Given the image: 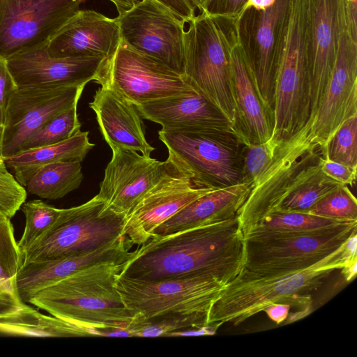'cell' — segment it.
Segmentation results:
<instances>
[{
    "mask_svg": "<svg viewBox=\"0 0 357 357\" xmlns=\"http://www.w3.org/2000/svg\"><path fill=\"white\" fill-rule=\"evenodd\" d=\"M243 250L244 236L236 215L152 236L132 251L121 273L143 280L208 275L227 284L243 268Z\"/></svg>",
    "mask_w": 357,
    "mask_h": 357,
    "instance_id": "6da1fadb",
    "label": "cell"
},
{
    "mask_svg": "<svg viewBox=\"0 0 357 357\" xmlns=\"http://www.w3.org/2000/svg\"><path fill=\"white\" fill-rule=\"evenodd\" d=\"M357 234L332 253L303 270L282 274L255 275L241 271L226 284L214 301L208 324L238 326L275 303H308L309 293L335 271L357 258Z\"/></svg>",
    "mask_w": 357,
    "mask_h": 357,
    "instance_id": "7a4b0ae2",
    "label": "cell"
},
{
    "mask_svg": "<svg viewBox=\"0 0 357 357\" xmlns=\"http://www.w3.org/2000/svg\"><path fill=\"white\" fill-rule=\"evenodd\" d=\"M124 262L85 268L40 291L28 303L74 325L98 331L128 326L134 314L116 287Z\"/></svg>",
    "mask_w": 357,
    "mask_h": 357,
    "instance_id": "3957f363",
    "label": "cell"
},
{
    "mask_svg": "<svg viewBox=\"0 0 357 357\" xmlns=\"http://www.w3.org/2000/svg\"><path fill=\"white\" fill-rule=\"evenodd\" d=\"M274 65L272 137L282 142L310 116L306 0L288 1L277 33Z\"/></svg>",
    "mask_w": 357,
    "mask_h": 357,
    "instance_id": "277c9868",
    "label": "cell"
},
{
    "mask_svg": "<svg viewBox=\"0 0 357 357\" xmlns=\"http://www.w3.org/2000/svg\"><path fill=\"white\" fill-rule=\"evenodd\" d=\"M238 43V17L201 11L183 21L184 77L221 112L234 130L231 53Z\"/></svg>",
    "mask_w": 357,
    "mask_h": 357,
    "instance_id": "5b68a950",
    "label": "cell"
},
{
    "mask_svg": "<svg viewBox=\"0 0 357 357\" xmlns=\"http://www.w3.org/2000/svg\"><path fill=\"white\" fill-rule=\"evenodd\" d=\"M158 136L167 160L197 183L221 188L241 182L243 144L234 134L160 130Z\"/></svg>",
    "mask_w": 357,
    "mask_h": 357,
    "instance_id": "8992f818",
    "label": "cell"
},
{
    "mask_svg": "<svg viewBox=\"0 0 357 357\" xmlns=\"http://www.w3.org/2000/svg\"><path fill=\"white\" fill-rule=\"evenodd\" d=\"M225 284L214 276L201 274L143 280L120 273L116 280L126 306L145 319L173 313L208 314Z\"/></svg>",
    "mask_w": 357,
    "mask_h": 357,
    "instance_id": "52a82bcc",
    "label": "cell"
},
{
    "mask_svg": "<svg viewBox=\"0 0 357 357\" xmlns=\"http://www.w3.org/2000/svg\"><path fill=\"white\" fill-rule=\"evenodd\" d=\"M126 216L105 207L97 195L67 208L55 226L22 257L24 264L97 248L123 236Z\"/></svg>",
    "mask_w": 357,
    "mask_h": 357,
    "instance_id": "ba28073f",
    "label": "cell"
},
{
    "mask_svg": "<svg viewBox=\"0 0 357 357\" xmlns=\"http://www.w3.org/2000/svg\"><path fill=\"white\" fill-rule=\"evenodd\" d=\"M311 126L312 119L309 118L301 128L284 140L271 165L252 185L238 214L243 234L273 213L302 170L321 155L314 141Z\"/></svg>",
    "mask_w": 357,
    "mask_h": 357,
    "instance_id": "9c48e42d",
    "label": "cell"
},
{
    "mask_svg": "<svg viewBox=\"0 0 357 357\" xmlns=\"http://www.w3.org/2000/svg\"><path fill=\"white\" fill-rule=\"evenodd\" d=\"M98 84L135 106L197 90L183 75L121 41L114 55L107 60Z\"/></svg>",
    "mask_w": 357,
    "mask_h": 357,
    "instance_id": "30bf717a",
    "label": "cell"
},
{
    "mask_svg": "<svg viewBox=\"0 0 357 357\" xmlns=\"http://www.w3.org/2000/svg\"><path fill=\"white\" fill-rule=\"evenodd\" d=\"M357 233V222L316 235L244 238L241 271L255 275L294 272L317 263Z\"/></svg>",
    "mask_w": 357,
    "mask_h": 357,
    "instance_id": "8fae6325",
    "label": "cell"
},
{
    "mask_svg": "<svg viewBox=\"0 0 357 357\" xmlns=\"http://www.w3.org/2000/svg\"><path fill=\"white\" fill-rule=\"evenodd\" d=\"M117 20L121 42L184 76L181 19L156 0H141Z\"/></svg>",
    "mask_w": 357,
    "mask_h": 357,
    "instance_id": "7c38bea8",
    "label": "cell"
},
{
    "mask_svg": "<svg viewBox=\"0 0 357 357\" xmlns=\"http://www.w3.org/2000/svg\"><path fill=\"white\" fill-rule=\"evenodd\" d=\"M84 0H0V56L48 43Z\"/></svg>",
    "mask_w": 357,
    "mask_h": 357,
    "instance_id": "4fadbf2b",
    "label": "cell"
},
{
    "mask_svg": "<svg viewBox=\"0 0 357 357\" xmlns=\"http://www.w3.org/2000/svg\"><path fill=\"white\" fill-rule=\"evenodd\" d=\"M85 86L18 87L7 107L3 159L19 152L50 120L77 105Z\"/></svg>",
    "mask_w": 357,
    "mask_h": 357,
    "instance_id": "5bb4252c",
    "label": "cell"
},
{
    "mask_svg": "<svg viewBox=\"0 0 357 357\" xmlns=\"http://www.w3.org/2000/svg\"><path fill=\"white\" fill-rule=\"evenodd\" d=\"M170 164L167 173L145 193L126 218L123 236L131 246L144 244L162 223L218 188L197 183L189 174Z\"/></svg>",
    "mask_w": 357,
    "mask_h": 357,
    "instance_id": "9a60e30c",
    "label": "cell"
},
{
    "mask_svg": "<svg viewBox=\"0 0 357 357\" xmlns=\"http://www.w3.org/2000/svg\"><path fill=\"white\" fill-rule=\"evenodd\" d=\"M288 1L276 0L265 10L250 8L238 17L239 44L259 98L272 116L274 50L280 22Z\"/></svg>",
    "mask_w": 357,
    "mask_h": 357,
    "instance_id": "2e32d148",
    "label": "cell"
},
{
    "mask_svg": "<svg viewBox=\"0 0 357 357\" xmlns=\"http://www.w3.org/2000/svg\"><path fill=\"white\" fill-rule=\"evenodd\" d=\"M357 115V43L344 30L335 66L312 119L314 142L322 151L338 128Z\"/></svg>",
    "mask_w": 357,
    "mask_h": 357,
    "instance_id": "e0dca14e",
    "label": "cell"
},
{
    "mask_svg": "<svg viewBox=\"0 0 357 357\" xmlns=\"http://www.w3.org/2000/svg\"><path fill=\"white\" fill-rule=\"evenodd\" d=\"M310 116L331 78L341 33L346 30L343 0H306Z\"/></svg>",
    "mask_w": 357,
    "mask_h": 357,
    "instance_id": "ac0fdd59",
    "label": "cell"
},
{
    "mask_svg": "<svg viewBox=\"0 0 357 357\" xmlns=\"http://www.w3.org/2000/svg\"><path fill=\"white\" fill-rule=\"evenodd\" d=\"M105 170L97 196L105 207L126 216L169 171L171 164L119 146Z\"/></svg>",
    "mask_w": 357,
    "mask_h": 357,
    "instance_id": "d6986e66",
    "label": "cell"
},
{
    "mask_svg": "<svg viewBox=\"0 0 357 357\" xmlns=\"http://www.w3.org/2000/svg\"><path fill=\"white\" fill-rule=\"evenodd\" d=\"M18 87L70 86L98 83L107 59L100 56L55 57L47 43L6 59Z\"/></svg>",
    "mask_w": 357,
    "mask_h": 357,
    "instance_id": "ffe728a7",
    "label": "cell"
},
{
    "mask_svg": "<svg viewBox=\"0 0 357 357\" xmlns=\"http://www.w3.org/2000/svg\"><path fill=\"white\" fill-rule=\"evenodd\" d=\"M131 247L125 236H121L95 249L24 264L16 277L18 297L26 303L40 291L85 268L104 262L126 261L132 254Z\"/></svg>",
    "mask_w": 357,
    "mask_h": 357,
    "instance_id": "44dd1931",
    "label": "cell"
},
{
    "mask_svg": "<svg viewBox=\"0 0 357 357\" xmlns=\"http://www.w3.org/2000/svg\"><path fill=\"white\" fill-rule=\"evenodd\" d=\"M121 43L117 17L91 9L79 10L49 40L47 50L55 57L100 56L107 59Z\"/></svg>",
    "mask_w": 357,
    "mask_h": 357,
    "instance_id": "7402d4cb",
    "label": "cell"
},
{
    "mask_svg": "<svg viewBox=\"0 0 357 357\" xmlns=\"http://www.w3.org/2000/svg\"><path fill=\"white\" fill-rule=\"evenodd\" d=\"M136 108L142 119L160 124L161 130L234 135L232 125L198 90L136 105Z\"/></svg>",
    "mask_w": 357,
    "mask_h": 357,
    "instance_id": "603a6c76",
    "label": "cell"
},
{
    "mask_svg": "<svg viewBox=\"0 0 357 357\" xmlns=\"http://www.w3.org/2000/svg\"><path fill=\"white\" fill-rule=\"evenodd\" d=\"M231 81L235 136L243 145L266 142L272 136L273 116L259 98L239 43L231 53Z\"/></svg>",
    "mask_w": 357,
    "mask_h": 357,
    "instance_id": "cb8c5ba5",
    "label": "cell"
},
{
    "mask_svg": "<svg viewBox=\"0 0 357 357\" xmlns=\"http://www.w3.org/2000/svg\"><path fill=\"white\" fill-rule=\"evenodd\" d=\"M89 106L95 112L100 131L111 149L119 146L146 156L155 150L145 137L136 106L114 91L100 87Z\"/></svg>",
    "mask_w": 357,
    "mask_h": 357,
    "instance_id": "d4e9b609",
    "label": "cell"
},
{
    "mask_svg": "<svg viewBox=\"0 0 357 357\" xmlns=\"http://www.w3.org/2000/svg\"><path fill=\"white\" fill-rule=\"evenodd\" d=\"M251 186V183L241 181L218 188L202 196L160 225L153 236L218 222L238 215Z\"/></svg>",
    "mask_w": 357,
    "mask_h": 357,
    "instance_id": "484cf974",
    "label": "cell"
},
{
    "mask_svg": "<svg viewBox=\"0 0 357 357\" xmlns=\"http://www.w3.org/2000/svg\"><path fill=\"white\" fill-rule=\"evenodd\" d=\"M90 142L88 131H79L71 137L53 144L22 150L3 158L12 169L17 182L25 187L28 181L43 167L58 161L82 162L94 147Z\"/></svg>",
    "mask_w": 357,
    "mask_h": 357,
    "instance_id": "4316f807",
    "label": "cell"
},
{
    "mask_svg": "<svg viewBox=\"0 0 357 357\" xmlns=\"http://www.w3.org/2000/svg\"><path fill=\"white\" fill-rule=\"evenodd\" d=\"M357 220L333 219L307 212H284L268 215L250 227L244 238L282 237L325 234L356 223Z\"/></svg>",
    "mask_w": 357,
    "mask_h": 357,
    "instance_id": "83f0119b",
    "label": "cell"
},
{
    "mask_svg": "<svg viewBox=\"0 0 357 357\" xmlns=\"http://www.w3.org/2000/svg\"><path fill=\"white\" fill-rule=\"evenodd\" d=\"M0 333L14 336L40 337H98L96 331L43 314L26 303L16 312L0 319Z\"/></svg>",
    "mask_w": 357,
    "mask_h": 357,
    "instance_id": "f1b7e54d",
    "label": "cell"
},
{
    "mask_svg": "<svg viewBox=\"0 0 357 357\" xmlns=\"http://www.w3.org/2000/svg\"><path fill=\"white\" fill-rule=\"evenodd\" d=\"M80 161H58L43 167L28 181L27 193L50 200L63 197L80 185Z\"/></svg>",
    "mask_w": 357,
    "mask_h": 357,
    "instance_id": "f546056e",
    "label": "cell"
},
{
    "mask_svg": "<svg viewBox=\"0 0 357 357\" xmlns=\"http://www.w3.org/2000/svg\"><path fill=\"white\" fill-rule=\"evenodd\" d=\"M341 185H344L326 176L317 162L310 167L272 214L307 212L319 200Z\"/></svg>",
    "mask_w": 357,
    "mask_h": 357,
    "instance_id": "4dcf8cb0",
    "label": "cell"
},
{
    "mask_svg": "<svg viewBox=\"0 0 357 357\" xmlns=\"http://www.w3.org/2000/svg\"><path fill=\"white\" fill-rule=\"evenodd\" d=\"M208 314L173 313L145 319L135 314L127 326L130 337H167L173 332L208 324Z\"/></svg>",
    "mask_w": 357,
    "mask_h": 357,
    "instance_id": "1f68e13d",
    "label": "cell"
},
{
    "mask_svg": "<svg viewBox=\"0 0 357 357\" xmlns=\"http://www.w3.org/2000/svg\"><path fill=\"white\" fill-rule=\"evenodd\" d=\"M21 208L25 215V227L17 245L22 257L55 226L67 208H55L40 199L24 202Z\"/></svg>",
    "mask_w": 357,
    "mask_h": 357,
    "instance_id": "d6a6232c",
    "label": "cell"
},
{
    "mask_svg": "<svg viewBox=\"0 0 357 357\" xmlns=\"http://www.w3.org/2000/svg\"><path fill=\"white\" fill-rule=\"evenodd\" d=\"M21 266L22 255L15 238L13 225L10 218L0 216V294L20 299L16 277Z\"/></svg>",
    "mask_w": 357,
    "mask_h": 357,
    "instance_id": "836d02e7",
    "label": "cell"
},
{
    "mask_svg": "<svg viewBox=\"0 0 357 357\" xmlns=\"http://www.w3.org/2000/svg\"><path fill=\"white\" fill-rule=\"evenodd\" d=\"M77 107V105L72 107L47 122L29 138L20 151L56 144L80 131L82 124Z\"/></svg>",
    "mask_w": 357,
    "mask_h": 357,
    "instance_id": "e575fe53",
    "label": "cell"
},
{
    "mask_svg": "<svg viewBox=\"0 0 357 357\" xmlns=\"http://www.w3.org/2000/svg\"><path fill=\"white\" fill-rule=\"evenodd\" d=\"M321 155L357 169V115L347 120L338 128Z\"/></svg>",
    "mask_w": 357,
    "mask_h": 357,
    "instance_id": "d590c367",
    "label": "cell"
},
{
    "mask_svg": "<svg viewBox=\"0 0 357 357\" xmlns=\"http://www.w3.org/2000/svg\"><path fill=\"white\" fill-rule=\"evenodd\" d=\"M282 142L271 136L263 143L243 145L241 181L251 185L255 183L273 161L276 151Z\"/></svg>",
    "mask_w": 357,
    "mask_h": 357,
    "instance_id": "8d00e7d4",
    "label": "cell"
},
{
    "mask_svg": "<svg viewBox=\"0 0 357 357\" xmlns=\"http://www.w3.org/2000/svg\"><path fill=\"white\" fill-rule=\"evenodd\" d=\"M307 213L333 219L357 220V200L347 185H341Z\"/></svg>",
    "mask_w": 357,
    "mask_h": 357,
    "instance_id": "74e56055",
    "label": "cell"
},
{
    "mask_svg": "<svg viewBox=\"0 0 357 357\" xmlns=\"http://www.w3.org/2000/svg\"><path fill=\"white\" fill-rule=\"evenodd\" d=\"M27 192L0 159V216L11 219L25 202Z\"/></svg>",
    "mask_w": 357,
    "mask_h": 357,
    "instance_id": "f35d334b",
    "label": "cell"
},
{
    "mask_svg": "<svg viewBox=\"0 0 357 357\" xmlns=\"http://www.w3.org/2000/svg\"><path fill=\"white\" fill-rule=\"evenodd\" d=\"M318 162L321 172L330 178L344 185H354L357 169L333 161L321 155L319 158Z\"/></svg>",
    "mask_w": 357,
    "mask_h": 357,
    "instance_id": "ab89813d",
    "label": "cell"
},
{
    "mask_svg": "<svg viewBox=\"0 0 357 357\" xmlns=\"http://www.w3.org/2000/svg\"><path fill=\"white\" fill-rule=\"evenodd\" d=\"M18 86L9 70L7 59L0 56V124L4 126L7 107Z\"/></svg>",
    "mask_w": 357,
    "mask_h": 357,
    "instance_id": "60d3db41",
    "label": "cell"
},
{
    "mask_svg": "<svg viewBox=\"0 0 357 357\" xmlns=\"http://www.w3.org/2000/svg\"><path fill=\"white\" fill-rule=\"evenodd\" d=\"M247 0H205L202 11L210 15L238 17Z\"/></svg>",
    "mask_w": 357,
    "mask_h": 357,
    "instance_id": "b9f144b4",
    "label": "cell"
},
{
    "mask_svg": "<svg viewBox=\"0 0 357 357\" xmlns=\"http://www.w3.org/2000/svg\"><path fill=\"white\" fill-rule=\"evenodd\" d=\"M167 7L183 21L190 20L197 13L188 0H156Z\"/></svg>",
    "mask_w": 357,
    "mask_h": 357,
    "instance_id": "7bdbcfd3",
    "label": "cell"
},
{
    "mask_svg": "<svg viewBox=\"0 0 357 357\" xmlns=\"http://www.w3.org/2000/svg\"><path fill=\"white\" fill-rule=\"evenodd\" d=\"M343 3L347 32L357 43V0H343Z\"/></svg>",
    "mask_w": 357,
    "mask_h": 357,
    "instance_id": "ee69618b",
    "label": "cell"
},
{
    "mask_svg": "<svg viewBox=\"0 0 357 357\" xmlns=\"http://www.w3.org/2000/svg\"><path fill=\"white\" fill-rule=\"evenodd\" d=\"M291 307L288 303H275L267 306L264 311L276 324H280L287 319Z\"/></svg>",
    "mask_w": 357,
    "mask_h": 357,
    "instance_id": "f6af8a7d",
    "label": "cell"
},
{
    "mask_svg": "<svg viewBox=\"0 0 357 357\" xmlns=\"http://www.w3.org/2000/svg\"><path fill=\"white\" fill-rule=\"evenodd\" d=\"M218 328L215 324H208L201 327L173 332L169 334L167 337L213 335L216 333Z\"/></svg>",
    "mask_w": 357,
    "mask_h": 357,
    "instance_id": "bcb514c9",
    "label": "cell"
},
{
    "mask_svg": "<svg viewBox=\"0 0 357 357\" xmlns=\"http://www.w3.org/2000/svg\"><path fill=\"white\" fill-rule=\"evenodd\" d=\"M24 304V303L19 298L6 294H0V319L16 312Z\"/></svg>",
    "mask_w": 357,
    "mask_h": 357,
    "instance_id": "7dc6e473",
    "label": "cell"
},
{
    "mask_svg": "<svg viewBox=\"0 0 357 357\" xmlns=\"http://www.w3.org/2000/svg\"><path fill=\"white\" fill-rule=\"evenodd\" d=\"M275 1L276 0H247L240 14L250 8H253L257 10H265L274 4Z\"/></svg>",
    "mask_w": 357,
    "mask_h": 357,
    "instance_id": "c3c4849f",
    "label": "cell"
},
{
    "mask_svg": "<svg viewBox=\"0 0 357 357\" xmlns=\"http://www.w3.org/2000/svg\"><path fill=\"white\" fill-rule=\"evenodd\" d=\"M341 270L346 280L351 281L356 275L357 258L350 261Z\"/></svg>",
    "mask_w": 357,
    "mask_h": 357,
    "instance_id": "681fc988",
    "label": "cell"
},
{
    "mask_svg": "<svg viewBox=\"0 0 357 357\" xmlns=\"http://www.w3.org/2000/svg\"><path fill=\"white\" fill-rule=\"evenodd\" d=\"M112 1L116 8L119 15L128 10L134 5L133 0H109Z\"/></svg>",
    "mask_w": 357,
    "mask_h": 357,
    "instance_id": "f907efd6",
    "label": "cell"
},
{
    "mask_svg": "<svg viewBox=\"0 0 357 357\" xmlns=\"http://www.w3.org/2000/svg\"><path fill=\"white\" fill-rule=\"evenodd\" d=\"M4 126L0 124V159L3 158V142Z\"/></svg>",
    "mask_w": 357,
    "mask_h": 357,
    "instance_id": "816d5d0a",
    "label": "cell"
},
{
    "mask_svg": "<svg viewBox=\"0 0 357 357\" xmlns=\"http://www.w3.org/2000/svg\"><path fill=\"white\" fill-rule=\"evenodd\" d=\"M193 7L198 11V13L202 11L200 0H188Z\"/></svg>",
    "mask_w": 357,
    "mask_h": 357,
    "instance_id": "f5cc1de1",
    "label": "cell"
},
{
    "mask_svg": "<svg viewBox=\"0 0 357 357\" xmlns=\"http://www.w3.org/2000/svg\"><path fill=\"white\" fill-rule=\"evenodd\" d=\"M140 1H141V0H133V1L135 2V3H137V2Z\"/></svg>",
    "mask_w": 357,
    "mask_h": 357,
    "instance_id": "db71d44e",
    "label": "cell"
},
{
    "mask_svg": "<svg viewBox=\"0 0 357 357\" xmlns=\"http://www.w3.org/2000/svg\"><path fill=\"white\" fill-rule=\"evenodd\" d=\"M200 1H201V5H202L203 3L205 1V0H200ZM201 8H202V6H201Z\"/></svg>",
    "mask_w": 357,
    "mask_h": 357,
    "instance_id": "11a10c76",
    "label": "cell"
}]
</instances>
